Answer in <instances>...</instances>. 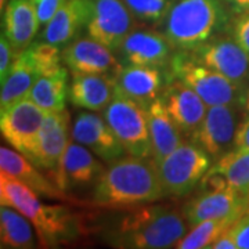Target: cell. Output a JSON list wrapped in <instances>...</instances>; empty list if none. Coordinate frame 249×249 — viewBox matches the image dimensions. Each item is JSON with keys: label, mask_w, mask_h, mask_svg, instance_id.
Returning <instances> with one entry per match:
<instances>
[{"label": "cell", "mask_w": 249, "mask_h": 249, "mask_svg": "<svg viewBox=\"0 0 249 249\" xmlns=\"http://www.w3.org/2000/svg\"><path fill=\"white\" fill-rule=\"evenodd\" d=\"M166 198L154 160L124 155L104 169L82 206L126 211Z\"/></svg>", "instance_id": "cell-1"}, {"label": "cell", "mask_w": 249, "mask_h": 249, "mask_svg": "<svg viewBox=\"0 0 249 249\" xmlns=\"http://www.w3.org/2000/svg\"><path fill=\"white\" fill-rule=\"evenodd\" d=\"M188 229L183 208L154 202L126 209L108 230L106 240L114 248H175Z\"/></svg>", "instance_id": "cell-2"}, {"label": "cell", "mask_w": 249, "mask_h": 249, "mask_svg": "<svg viewBox=\"0 0 249 249\" xmlns=\"http://www.w3.org/2000/svg\"><path fill=\"white\" fill-rule=\"evenodd\" d=\"M0 204L11 206L34 224L43 248L58 247L83 232V217L65 205L43 204L32 188L17 178L0 173Z\"/></svg>", "instance_id": "cell-3"}, {"label": "cell", "mask_w": 249, "mask_h": 249, "mask_svg": "<svg viewBox=\"0 0 249 249\" xmlns=\"http://www.w3.org/2000/svg\"><path fill=\"white\" fill-rule=\"evenodd\" d=\"M231 18L224 0H175L160 32L175 50H193L227 31Z\"/></svg>", "instance_id": "cell-4"}, {"label": "cell", "mask_w": 249, "mask_h": 249, "mask_svg": "<svg viewBox=\"0 0 249 249\" xmlns=\"http://www.w3.org/2000/svg\"><path fill=\"white\" fill-rule=\"evenodd\" d=\"M166 78H178L196 91L208 107L235 106L244 107L247 98V86H242L224 75L194 61L187 50H176Z\"/></svg>", "instance_id": "cell-5"}, {"label": "cell", "mask_w": 249, "mask_h": 249, "mask_svg": "<svg viewBox=\"0 0 249 249\" xmlns=\"http://www.w3.org/2000/svg\"><path fill=\"white\" fill-rule=\"evenodd\" d=\"M166 196H186L212 166V158L193 142H184L160 162H155Z\"/></svg>", "instance_id": "cell-6"}, {"label": "cell", "mask_w": 249, "mask_h": 249, "mask_svg": "<svg viewBox=\"0 0 249 249\" xmlns=\"http://www.w3.org/2000/svg\"><path fill=\"white\" fill-rule=\"evenodd\" d=\"M129 155L152 160V145L145 108L116 90L112 101L101 111Z\"/></svg>", "instance_id": "cell-7"}, {"label": "cell", "mask_w": 249, "mask_h": 249, "mask_svg": "<svg viewBox=\"0 0 249 249\" xmlns=\"http://www.w3.org/2000/svg\"><path fill=\"white\" fill-rule=\"evenodd\" d=\"M187 52L198 64L222 73L242 86H248L249 55L234 40L229 31L220 32L202 45Z\"/></svg>", "instance_id": "cell-8"}, {"label": "cell", "mask_w": 249, "mask_h": 249, "mask_svg": "<svg viewBox=\"0 0 249 249\" xmlns=\"http://www.w3.org/2000/svg\"><path fill=\"white\" fill-rule=\"evenodd\" d=\"M249 196H244L229 184L211 186L199 183V191L191 201L183 206L187 223L191 227L211 219L232 217L245 214Z\"/></svg>", "instance_id": "cell-9"}, {"label": "cell", "mask_w": 249, "mask_h": 249, "mask_svg": "<svg viewBox=\"0 0 249 249\" xmlns=\"http://www.w3.org/2000/svg\"><path fill=\"white\" fill-rule=\"evenodd\" d=\"M46 111L29 97L0 111L1 136L10 145L32 160Z\"/></svg>", "instance_id": "cell-10"}, {"label": "cell", "mask_w": 249, "mask_h": 249, "mask_svg": "<svg viewBox=\"0 0 249 249\" xmlns=\"http://www.w3.org/2000/svg\"><path fill=\"white\" fill-rule=\"evenodd\" d=\"M137 25L124 0H91L88 36L116 53Z\"/></svg>", "instance_id": "cell-11"}, {"label": "cell", "mask_w": 249, "mask_h": 249, "mask_svg": "<svg viewBox=\"0 0 249 249\" xmlns=\"http://www.w3.org/2000/svg\"><path fill=\"white\" fill-rule=\"evenodd\" d=\"M241 107L235 106H212L208 107L202 124L190 137L204 150L212 160L232 148L234 136L238 127Z\"/></svg>", "instance_id": "cell-12"}, {"label": "cell", "mask_w": 249, "mask_h": 249, "mask_svg": "<svg viewBox=\"0 0 249 249\" xmlns=\"http://www.w3.org/2000/svg\"><path fill=\"white\" fill-rule=\"evenodd\" d=\"M115 54L122 65L166 70L175 54V47L160 31L134 28Z\"/></svg>", "instance_id": "cell-13"}, {"label": "cell", "mask_w": 249, "mask_h": 249, "mask_svg": "<svg viewBox=\"0 0 249 249\" xmlns=\"http://www.w3.org/2000/svg\"><path fill=\"white\" fill-rule=\"evenodd\" d=\"M98 160L89 148L71 140L50 178L67 194L78 188L93 187L106 169Z\"/></svg>", "instance_id": "cell-14"}, {"label": "cell", "mask_w": 249, "mask_h": 249, "mask_svg": "<svg viewBox=\"0 0 249 249\" xmlns=\"http://www.w3.org/2000/svg\"><path fill=\"white\" fill-rule=\"evenodd\" d=\"M71 114L65 108L62 111L46 112L40 127L32 163L52 176L61 160L71 137Z\"/></svg>", "instance_id": "cell-15"}, {"label": "cell", "mask_w": 249, "mask_h": 249, "mask_svg": "<svg viewBox=\"0 0 249 249\" xmlns=\"http://www.w3.org/2000/svg\"><path fill=\"white\" fill-rule=\"evenodd\" d=\"M71 139L89 148L97 158L111 163L122 158L126 151L109 127L103 114L79 112L71 129Z\"/></svg>", "instance_id": "cell-16"}, {"label": "cell", "mask_w": 249, "mask_h": 249, "mask_svg": "<svg viewBox=\"0 0 249 249\" xmlns=\"http://www.w3.org/2000/svg\"><path fill=\"white\" fill-rule=\"evenodd\" d=\"M160 97L184 137H191L202 124L208 106L190 86L178 78H166Z\"/></svg>", "instance_id": "cell-17"}, {"label": "cell", "mask_w": 249, "mask_h": 249, "mask_svg": "<svg viewBox=\"0 0 249 249\" xmlns=\"http://www.w3.org/2000/svg\"><path fill=\"white\" fill-rule=\"evenodd\" d=\"M62 62L71 73H111L122 67L115 53L90 36H79L62 49Z\"/></svg>", "instance_id": "cell-18"}, {"label": "cell", "mask_w": 249, "mask_h": 249, "mask_svg": "<svg viewBox=\"0 0 249 249\" xmlns=\"http://www.w3.org/2000/svg\"><path fill=\"white\" fill-rule=\"evenodd\" d=\"M0 169L32 188L37 196L64 202H73L75 205L80 204V199H76L60 190L49 175H43L42 172H39V168L35 163H32L25 155H22L17 150H11L6 145L0 147Z\"/></svg>", "instance_id": "cell-19"}, {"label": "cell", "mask_w": 249, "mask_h": 249, "mask_svg": "<svg viewBox=\"0 0 249 249\" xmlns=\"http://www.w3.org/2000/svg\"><path fill=\"white\" fill-rule=\"evenodd\" d=\"M114 78L116 90L145 109L160 97L166 85V72L154 67L122 65Z\"/></svg>", "instance_id": "cell-20"}, {"label": "cell", "mask_w": 249, "mask_h": 249, "mask_svg": "<svg viewBox=\"0 0 249 249\" xmlns=\"http://www.w3.org/2000/svg\"><path fill=\"white\" fill-rule=\"evenodd\" d=\"M91 13V0H65L64 4L45 25L40 42L65 47L78 39L86 29Z\"/></svg>", "instance_id": "cell-21"}, {"label": "cell", "mask_w": 249, "mask_h": 249, "mask_svg": "<svg viewBox=\"0 0 249 249\" xmlns=\"http://www.w3.org/2000/svg\"><path fill=\"white\" fill-rule=\"evenodd\" d=\"M115 93V78L111 73H72L68 100L75 107L101 112Z\"/></svg>", "instance_id": "cell-22"}, {"label": "cell", "mask_w": 249, "mask_h": 249, "mask_svg": "<svg viewBox=\"0 0 249 249\" xmlns=\"http://www.w3.org/2000/svg\"><path fill=\"white\" fill-rule=\"evenodd\" d=\"M3 31L19 54L34 43L40 27L34 0H9L3 10Z\"/></svg>", "instance_id": "cell-23"}, {"label": "cell", "mask_w": 249, "mask_h": 249, "mask_svg": "<svg viewBox=\"0 0 249 249\" xmlns=\"http://www.w3.org/2000/svg\"><path fill=\"white\" fill-rule=\"evenodd\" d=\"M145 112L151 139L152 160L160 162L184 142V136L173 122L162 97L154 100Z\"/></svg>", "instance_id": "cell-24"}, {"label": "cell", "mask_w": 249, "mask_h": 249, "mask_svg": "<svg viewBox=\"0 0 249 249\" xmlns=\"http://www.w3.org/2000/svg\"><path fill=\"white\" fill-rule=\"evenodd\" d=\"M40 76L42 73L28 49L17 54L7 78L1 83L0 111L29 97V93L34 88L35 82Z\"/></svg>", "instance_id": "cell-25"}, {"label": "cell", "mask_w": 249, "mask_h": 249, "mask_svg": "<svg viewBox=\"0 0 249 249\" xmlns=\"http://www.w3.org/2000/svg\"><path fill=\"white\" fill-rule=\"evenodd\" d=\"M70 94L68 68L61 67L55 72L42 75L36 80L29 93V98L46 112L65 109Z\"/></svg>", "instance_id": "cell-26"}, {"label": "cell", "mask_w": 249, "mask_h": 249, "mask_svg": "<svg viewBox=\"0 0 249 249\" xmlns=\"http://www.w3.org/2000/svg\"><path fill=\"white\" fill-rule=\"evenodd\" d=\"M32 223L17 209L1 205L0 209V247L4 249L36 248Z\"/></svg>", "instance_id": "cell-27"}, {"label": "cell", "mask_w": 249, "mask_h": 249, "mask_svg": "<svg viewBox=\"0 0 249 249\" xmlns=\"http://www.w3.org/2000/svg\"><path fill=\"white\" fill-rule=\"evenodd\" d=\"M208 173L220 175L231 188L249 196V151L247 150L231 148L216 160Z\"/></svg>", "instance_id": "cell-28"}, {"label": "cell", "mask_w": 249, "mask_h": 249, "mask_svg": "<svg viewBox=\"0 0 249 249\" xmlns=\"http://www.w3.org/2000/svg\"><path fill=\"white\" fill-rule=\"evenodd\" d=\"M240 219V217H238ZM237 219L223 217V219H211L196 224L190 231L175 245L178 249H202L211 248V245L217 240L223 232L229 230Z\"/></svg>", "instance_id": "cell-29"}, {"label": "cell", "mask_w": 249, "mask_h": 249, "mask_svg": "<svg viewBox=\"0 0 249 249\" xmlns=\"http://www.w3.org/2000/svg\"><path fill=\"white\" fill-rule=\"evenodd\" d=\"M175 0H124L139 24L162 25Z\"/></svg>", "instance_id": "cell-30"}, {"label": "cell", "mask_w": 249, "mask_h": 249, "mask_svg": "<svg viewBox=\"0 0 249 249\" xmlns=\"http://www.w3.org/2000/svg\"><path fill=\"white\" fill-rule=\"evenodd\" d=\"M28 50L42 75L55 72L62 67V50L58 46L36 40L28 47Z\"/></svg>", "instance_id": "cell-31"}, {"label": "cell", "mask_w": 249, "mask_h": 249, "mask_svg": "<svg viewBox=\"0 0 249 249\" xmlns=\"http://www.w3.org/2000/svg\"><path fill=\"white\" fill-rule=\"evenodd\" d=\"M227 31L249 55V11L234 16Z\"/></svg>", "instance_id": "cell-32"}, {"label": "cell", "mask_w": 249, "mask_h": 249, "mask_svg": "<svg viewBox=\"0 0 249 249\" xmlns=\"http://www.w3.org/2000/svg\"><path fill=\"white\" fill-rule=\"evenodd\" d=\"M16 55L17 54L14 52L7 36L4 35V32H1L0 36V82L1 83L7 78Z\"/></svg>", "instance_id": "cell-33"}, {"label": "cell", "mask_w": 249, "mask_h": 249, "mask_svg": "<svg viewBox=\"0 0 249 249\" xmlns=\"http://www.w3.org/2000/svg\"><path fill=\"white\" fill-rule=\"evenodd\" d=\"M229 231L234 238L237 249H249V216L242 214L232 223Z\"/></svg>", "instance_id": "cell-34"}, {"label": "cell", "mask_w": 249, "mask_h": 249, "mask_svg": "<svg viewBox=\"0 0 249 249\" xmlns=\"http://www.w3.org/2000/svg\"><path fill=\"white\" fill-rule=\"evenodd\" d=\"M64 1L65 0H34L40 25H46L54 17Z\"/></svg>", "instance_id": "cell-35"}, {"label": "cell", "mask_w": 249, "mask_h": 249, "mask_svg": "<svg viewBox=\"0 0 249 249\" xmlns=\"http://www.w3.org/2000/svg\"><path fill=\"white\" fill-rule=\"evenodd\" d=\"M232 148L249 151V116H244L238 124L237 132L234 136Z\"/></svg>", "instance_id": "cell-36"}, {"label": "cell", "mask_w": 249, "mask_h": 249, "mask_svg": "<svg viewBox=\"0 0 249 249\" xmlns=\"http://www.w3.org/2000/svg\"><path fill=\"white\" fill-rule=\"evenodd\" d=\"M211 249H237V245H235L234 238L231 237L230 231L226 230V231L223 232L222 235L211 245Z\"/></svg>", "instance_id": "cell-37"}, {"label": "cell", "mask_w": 249, "mask_h": 249, "mask_svg": "<svg viewBox=\"0 0 249 249\" xmlns=\"http://www.w3.org/2000/svg\"><path fill=\"white\" fill-rule=\"evenodd\" d=\"M227 9L234 16H238L241 13L249 11V0H224Z\"/></svg>", "instance_id": "cell-38"}, {"label": "cell", "mask_w": 249, "mask_h": 249, "mask_svg": "<svg viewBox=\"0 0 249 249\" xmlns=\"http://www.w3.org/2000/svg\"><path fill=\"white\" fill-rule=\"evenodd\" d=\"M244 107H245V111L249 114V89L247 91V98H245V106Z\"/></svg>", "instance_id": "cell-39"}, {"label": "cell", "mask_w": 249, "mask_h": 249, "mask_svg": "<svg viewBox=\"0 0 249 249\" xmlns=\"http://www.w3.org/2000/svg\"><path fill=\"white\" fill-rule=\"evenodd\" d=\"M0 6H1V11H3L6 7V0H0Z\"/></svg>", "instance_id": "cell-40"}, {"label": "cell", "mask_w": 249, "mask_h": 249, "mask_svg": "<svg viewBox=\"0 0 249 249\" xmlns=\"http://www.w3.org/2000/svg\"><path fill=\"white\" fill-rule=\"evenodd\" d=\"M245 214H248L249 216V201H248V206H247V211H245Z\"/></svg>", "instance_id": "cell-41"}]
</instances>
